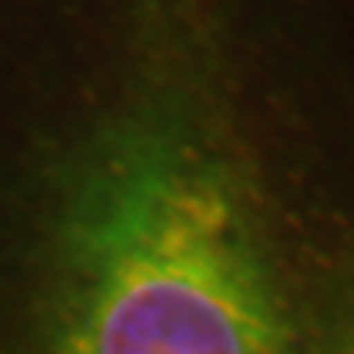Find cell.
<instances>
[{
	"label": "cell",
	"mask_w": 354,
	"mask_h": 354,
	"mask_svg": "<svg viewBox=\"0 0 354 354\" xmlns=\"http://www.w3.org/2000/svg\"><path fill=\"white\" fill-rule=\"evenodd\" d=\"M0 354H354V0H0Z\"/></svg>",
	"instance_id": "6da1fadb"
}]
</instances>
